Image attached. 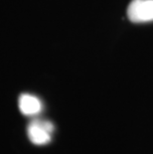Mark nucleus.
<instances>
[{
	"instance_id": "obj_3",
	"label": "nucleus",
	"mask_w": 153,
	"mask_h": 154,
	"mask_svg": "<svg viewBox=\"0 0 153 154\" xmlns=\"http://www.w3.org/2000/svg\"><path fill=\"white\" fill-rule=\"evenodd\" d=\"M18 106L21 112L27 116H36L39 112H41L42 109H43L42 101L37 97L29 94H23L19 97Z\"/></svg>"
},
{
	"instance_id": "obj_2",
	"label": "nucleus",
	"mask_w": 153,
	"mask_h": 154,
	"mask_svg": "<svg viewBox=\"0 0 153 154\" xmlns=\"http://www.w3.org/2000/svg\"><path fill=\"white\" fill-rule=\"evenodd\" d=\"M127 17L133 23L153 21V0H132L127 7Z\"/></svg>"
},
{
	"instance_id": "obj_1",
	"label": "nucleus",
	"mask_w": 153,
	"mask_h": 154,
	"mask_svg": "<svg viewBox=\"0 0 153 154\" xmlns=\"http://www.w3.org/2000/svg\"><path fill=\"white\" fill-rule=\"evenodd\" d=\"M54 128L51 121L34 119L29 123L27 134L30 141L35 145H45L51 141Z\"/></svg>"
}]
</instances>
